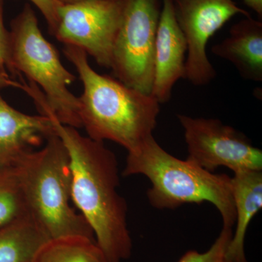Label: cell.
Returning a JSON list of instances; mask_svg holds the SVG:
<instances>
[{
  "label": "cell",
  "instance_id": "1",
  "mask_svg": "<svg viewBox=\"0 0 262 262\" xmlns=\"http://www.w3.org/2000/svg\"><path fill=\"white\" fill-rule=\"evenodd\" d=\"M65 146L72 174V202L94 232L107 262H122L132 253L127 205L118 192V162L103 141L82 135L48 114Z\"/></svg>",
  "mask_w": 262,
  "mask_h": 262
},
{
  "label": "cell",
  "instance_id": "2",
  "mask_svg": "<svg viewBox=\"0 0 262 262\" xmlns=\"http://www.w3.org/2000/svg\"><path fill=\"white\" fill-rule=\"evenodd\" d=\"M63 51L82 83L79 117L89 137L113 141L130 152L153 135L160 111L156 99L117 79L98 73L81 48L65 46Z\"/></svg>",
  "mask_w": 262,
  "mask_h": 262
},
{
  "label": "cell",
  "instance_id": "3",
  "mask_svg": "<svg viewBox=\"0 0 262 262\" xmlns=\"http://www.w3.org/2000/svg\"><path fill=\"white\" fill-rule=\"evenodd\" d=\"M124 177L143 175L151 182L147 198L157 209L173 210L189 203L208 202L220 212L223 228L235 223L232 177L215 174L186 159L176 158L149 136L127 152Z\"/></svg>",
  "mask_w": 262,
  "mask_h": 262
},
{
  "label": "cell",
  "instance_id": "4",
  "mask_svg": "<svg viewBox=\"0 0 262 262\" xmlns=\"http://www.w3.org/2000/svg\"><path fill=\"white\" fill-rule=\"evenodd\" d=\"M13 167L29 215L51 239L78 237L95 241L89 224L72 206L70 158L56 134L40 149L25 153Z\"/></svg>",
  "mask_w": 262,
  "mask_h": 262
},
{
  "label": "cell",
  "instance_id": "5",
  "mask_svg": "<svg viewBox=\"0 0 262 262\" xmlns=\"http://www.w3.org/2000/svg\"><path fill=\"white\" fill-rule=\"evenodd\" d=\"M10 73L30 81L25 92L34 100L39 115L52 114L63 125L81 128L79 98L69 90L75 77L61 63L56 48L43 36L35 13L29 4L11 22Z\"/></svg>",
  "mask_w": 262,
  "mask_h": 262
},
{
  "label": "cell",
  "instance_id": "6",
  "mask_svg": "<svg viewBox=\"0 0 262 262\" xmlns=\"http://www.w3.org/2000/svg\"><path fill=\"white\" fill-rule=\"evenodd\" d=\"M160 14L158 0H125L112 56L116 79L146 94L152 89Z\"/></svg>",
  "mask_w": 262,
  "mask_h": 262
},
{
  "label": "cell",
  "instance_id": "7",
  "mask_svg": "<svg viewBox=\"0 0 262 262\" xmlns=\"http://www.w3.org/2000/svg\"><path fill=\"white\" fill-rule=\"evenodd\" d=\"M187 144V160L213 173L219 167L235 172L262 170V151L247 136L217 119L178 115Z\"/></svg>",
  "mask_w": 262,
  "mask_h": 262
},
{
  "label": "cell",
  "instance_id": "8",
  "mask_svg": "<svg viewBox=\"0 0 262 262\" xmlns=\"http://www.w3.org/2000/svg\"><path fill=\"white\" fill-rule=\"evenodd\" d=\"M125 0H82L61 5L55 37L75 46L110 69L114 45L121 24Z\"/></svg>",
  "mask_w": 262,
  "mask_h": 262
},
{
  "label": "cell",
  "instance_id": "9",
  "mask_svg": "<svg viewBox=\"0 0 262 262\" xmlns=\"http://www.w3.org/2000/svg\"><path fill=\"white\" fill-rule=\"evenodd\" d=\"M176 18L187 43L185 79L206 85L216 75L207 56L210 38L234 15H248L233 0H172Z\"/></svg>",
  "mask_w": 262,
  "mask_h": 262
},
{
  "label": "cell",
  "instance_id": "10",
  "mask_svg": "<svg viewBox=\"0 0 262 262\" xmlns=\"http://www.w3.org/2000/svg\"><path fill=\"white\" fill-rule=\"evenodd\" d=\"M187 43L172 0H163L155 46V72L151 96L160 104L170 99L175 84L185 79Z\"/></svg>",
  "mask_w": 262,
  "mask_h": 262
},
{
  "label": "cell",
  "instance_id": "11",
  "mask_svg": "<svg viewBox=\"0 0 262 262\" xmlns=\"http://www.w3.org/2000/svg\"><path fill=\"white\" fill-rule=\"evenodd\" d=\"M55 134L49 117L20 113L0 94V168L13 166L25 153Z\"/></svg>",
  "mask_w": 262,
  "mask_h": 262
},
{
  "label": "cell",
  "instance_id": "12",
  "mask_svg": "<svg viewBox=\"0 0 262 262\" xmlns=\"http://www.w3.org/2000/svg\"><path fill=\"white\" fill-rule=\"evenodd\" d=\"M212 53L230 62L241 77L262 81V24L248 17L234 24L229 35L211 48Z\"/></svg>",
  "mask_w": 262,
  "mask_h": 262
},
{
  "label": "cell",
  "instance_id": "13",
  "mask_svg": "<svg viewBox=\"0 0 262 262\" xmlns=\"http://www.w3.org/2000/svg\"><path fill=\"white\" fill-rule=\"evenodd\" d=\"M235 209V232L227 251L230 262H248L245 239L253 217L262 208V170H241L232 177Z\"/></svg>",
  "mask_w": 262,
  "mask_h": 262
},
{
  "label": "cell",
  "instance_id": "14",
  "mask_svg": "<svg viewBox=\"0 0 262 262\" xmlns=\"http://www.w3.org/2000/svg\"><path fill=\"white\" fill-rule=\"evenodd\" d=\"M49 236L30 215L0 227V262H32Z\"/></svg>",
  "mask_w": 262,
  "mask_h": 262
},
{
  "label": "cell",
  "instance_id": "15",
  "mask_svg": "<svg viewBox=\"0 0 262 262\" xmlns=\"http://www.w3.org/2000/svg\"><path fill=\"white\" fill-rule=\"evenodd\" d=\"M32 262H107L94 239L85 237L51 239Z\"/></svg>",
  "mask_w": 262,
  "mask_h": 262
},
{
  "label": "cell",
  "instance_id": "16",
  "mask_svg": "<svg viewBox=\"0 0 262 262\" xmlns=\"http://www.w3.org/2000/svg\"><path fill=\"white\" fill-rule=\"evenodd\" d=\"M29 215L14 167L0 168V227Z\"/></svg>",
  "mask_w": 262,
  "mask_h": 262
},
{
  "label": "cell",
  "instance_id": "17",
  "mask_svg": "<svg viewBox=\"0 0 262 262\" xmlns=\"http://www.w3.org/2000/svg\"><path fill=\"white\" fill-rule=\"evenodd\" d=\"M232 235V229L222 227L220 235L208 251L203 253L194 250L188 251L177 262H230L227 257V251Z\"/></svg>",
  "mask_w": 262,
  "mask_h": 262
},
{
  "label": "cell",
  "instance_id": "18",
  "mask_svg": "<svg viewBox=\"0 0 262 262\" xmlns=\"http://www.w3.org/2000/svg\"><path fill=\"white\" fill-rule=\"evenodd\" d=\"M10 34L4 22V0H0V89L13 87L20 89L21 83L12 80L10 72Z\"/></svg>",
  "mask_w": 262,
  "mask_h": 262
},
{
  "label": "cell",
  "instance_id": "19",
  "mask_svg": "<svg viewBox=\"0 0 262 262\" xmlns=\"http://www.w3.org/2000/svg\"><path fill=\"white\" fill-rule=\"evenodd\" d=\"M39 10L46 22L50 32L54 35L58 24V10L61 3L57 0H29Z\"/></svg>",
  "mask_w": 262,
  "mask_h": 262
},
{
  "label": "cell",
  "instance_id": "20",
  "mask_svg": "<svg viewBox=\"0 0 262 262\" xmlns=\"http://www.w3.org/2000/svg\"><path fill=\"white\" fill-rule=\"evenodd\" d=\"M249 8L254 10L260 16L262 15V0H244Z\"/></svg>",
  "mask_w": 262,
  "mask_h": 262
},
{
  "label": "cell",
  "instance_id": "21",
  "mask_svg": "<svg viewBox=\"0 0 262 262\" xmlns=\"http://www.w3.org/2000/svg\"><path fill=\"white\" fill-rule=\"evenodd\" d=\"M58 3L61 5L72 4V3H77V2L82 1V0H57Z\"/></svg>",
  "mask_w": 262,
  "mask_h": 262
}]
</instances>
